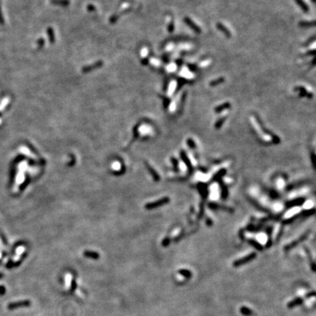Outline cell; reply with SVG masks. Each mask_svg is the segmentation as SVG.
Listing matches in <instances>:
<instances>
[{"mask_svg": "<svg viewBox=\"0 0 316 316\" xmlns=\"http://www.w3.org/2000/svg\"><path fill=\"white\" fill-rule=\"evenodd\" d=\"M256 257V254L255 253H250V255H247V256L244 257L243 258H241V259H239V260H236V261L233 262V267H241V266L244 265V264H247V263L251 261L252 260H253Z\"/></svg>", "mask_w": 316, "mask_h": 316, "instance_id": "1", "label": "cell"}, {"mask_svg": "<svg viewBox=\"0 0 316 316\" xmlns=\"http://www.w3.org/2000/svg\"><path fill=\"white\" fill-rule=\"evenodd\" d=\"M169 198H163L160 199L159 201H156L154 202H151L149 204H147L146 205V209H154V208H157L161 206L164 205V204H167L169 202Z\"/></svg>", "mask_w": 316, "mask_h": 316, "instance_id": "2", "label": "cell"}, {"mask_svg": "<svg viewBox=\"0 0 316 316\" xmlns=\"http://www.w3.org/2000/svg\"><path fill=\"white\" fill-rule=\"evenodd\" d=\"M30 305V302L28 300H24V301H20V302H13V303H10L8 305V308L9 310H13V309L18 308V307H28Z\"/></svg>", "mask_w": 316, "mask_h": 316, "instance_id": "3", "label": "cell"}, {"mask_svg": "<svg viewBox=\"0 0 316 316\" xmlns=\"http://www.w3.org/2000/svg\"><path fill=\"white\" fill-rule=\"evenodd\" d=\"M307 235H308V233H305V234H304V235H302V236L301 237H300L299 239H296V241H295V242H292V243L289 244V245H287V246H286V247H285V250H291V249L293 248V247H296V245H298V244L301 243V242H303L304 240H305V239L307 238Z\"/></svg>", "mask_w": 316, "mask_h": 316, "instance_id": "4", "label": "cell"}, {"mask_svg": "<svg viewBox=\"0 0 316 316\" xmlns=\"http://www.w3.org/2000/svg\"><path fill=\"white\" fill-rule=\"evenodd\" d=\"M185 22H186V23H187V24H188L190 27H191V28L193 29V30L195 31V32H198V33H200V32H201V30L200 27H199L198 25L195 24V23H194L193 21L190 19V18H188V17H185Z\"/></svg>", "mask_w": 316, "mask_h": 316, "instance_id": "5", "label": "cell"}, {"mask_svg": "<svg viewBox=\"0 0 316 316\" xmlns=\"http://www.w3.org/2000/svg\"><path fill=\"white\" fill-rule=\"evenodd\" d=\"M302 302H303V299H302L301 297H299V298H296L295 299L290 302L288 304V307H289V308H292V307L300 305L301 304H302Z\"/></svg>", "mask_w": 316, "mask_h": 316, "instance_id": "6", "label": "cell"}, {"mask_svg": "<svg viewBox=\"0 0 316 316\" xmlns=\"http://www.w3.org/2000/svg\"><path fill=\"white\" fill-rule=\"evenodd\" d=\"M152 130H151L150 127H149L148 125H142L140 128H138V133L141 135H148L151 133Z\"/></svg>", "mask_w": 316, "mask_h": 316, "instance_id": "7", "label": "cell"}, {"mask_svg": "<svg viewBox=\"0 0 316 316\" xmlns=\"http://www.w3.org/2000/svg\"><path fill=\"white\" fill-rule=\"evenodd\" d=\"M180 74H181V75H182V77H184V78L188 79H191L194 77L193 73H191V72L187 69V68H183Z\"/></svg>", "mask_w": 316, "mask_h": 316, "instance_id": "8", "label": "cell"}, {"mask_svg": "<svg viewBox=\"0 0 316 316\" xmlns=\"http://www.w3.org/2000/svg\"><path fill=\"white\" fill-rule=\"evenodd\" d=\"M72 283V274L68 273L65 276V289L69 290Z\"/></svg>", "mask_w": 316, "mask_h": 316, "instance_id": "9", "label": "cell"}, {"mask_svg": "<svg viewBox=\"0 0 316 316\" xmlns=\"http://www.w3.org/2000/svg\"><path fill=\"white\" fill-rule=\"evenodd\" d=\"M84 255H85L86 257L90 258L93 259H97L99 258V254L93 251H85Z\"/></svg>", "mask_w": 316, "mask_h": 316, "instance_id": "10", "label": "cell"}, {"mask_svg": "<svg viewBox=\"0 0 316 316\" xmlns=\"http://www.w3.org/2000/svg\"><path fill=\"white\" fill-rule=\"evenodd\" d=\"M217 26L218 29H219V30H220L221 32H223V33L225 34V35L227 36V37H231V32H229V30H228V29L226 28V27H225L224 25H223V24H221L218 23L217 24Z\"/></svg>", "mask_w": 316, "mask_h": 316, "instance_id": "11", "label": "cell"}, {"mask_svg": "<svg viewBox=\"0 0 316 316\" xmlns=\"http://www.w3.org/2000/svg\"><path fill=\"white\" fill-rule=\"evenodd\" d=\"M229 108H230L229 103H223L222 105H220V106L216 107L215 109H214V111H215V112H221V111H224V110H226V109H229Z\"/></svg>", "mask_w": 316, "mask_h": 316, "instance_id": "12", "label": "cell"}, {"mask_svg": "<svg viewBox=\"0 0 316 316\" xmlns=\"http://www.w3.org/2000/svg\"><path fill=\"white\" fill-rule=\"evenodd\" d=\"M176 88V82L173 81L171 82V84H170V86H169V89H168V95H170V96L172 95Z\"/></svg>", "mask_w": 316, "mask_h": 316, "instance_id": "13", "label": "cell"}, {"mask_svg": "<svg viewBox=\"0 0 316 316\" xmlns=\"http://www.w3.org/2000/svg\"><path fill=\"white\" fill-rule=\"evenodd\" d=\"M296 2L297 4L299 5L300 8H301L302 9L304 10V11H305V12L308 11L309 8H308V7H307V5L303 1V0H296Z\"/></svg>", "mask_w": 316, "mask_h": 316, "instance_id": "14", "label": "cell"}, {"mask_svg": "<svg viewBox=\"0 0 316 316\" xmlns=\"http://www.w3.org/2000/svg\"><path fill=\"white\" fill-rule=\"evenodd\" d=\"M179 273L180 274H182V276H185V277L188 278V279L191 277V275H192L191 272H190V271L186 270V269H182V270H179Z\"/></svg>", "mask_w": 316, "mask_h": 316, "instance_id": "15", "label": "cell"}, {"mask_svg": "<svg viewBox=\"0 0 316 316\" xmlns=\"http://www.w3.org/2000/svg\"><path fill=\"white\" fill-rule=\"evenodd\" d=\"M111 168H112V169L114 170V171H118L121 170L122 168V165L121 163H120L119 162H117V161H116V162H114L112 163V166H111Z\"/></svg>", "mask_w": 316, "mask_h": 316, "instance_id": "16", "label": "cell"}, {"mask_svg": "<svg viewBox=\"0 0 316 316\" xmlns=\"http://www.w3.org/2000/svg\"><path fill=\"white\" fill-rule=\"evenodd\" d=\"M147 167H148L149 171H150V173H152V176H153V177L154 179V180H156V181H157V180L160 179V177H159V175H157V173H156V171H154V168H152L151 166H149L148 164H147Z\"/></svg>", "mask_w": 316, "mask_h": 316, "instance_id": "17", "label": "cell"}, {"mask_svg": "<svg viewBox=\"0 0 316 316\" xmlns=\"http://www.w3.org/2000/svg\"><path fill=\"white\" fill-rule=\"evenodd\" d=\"M223 81H224V78H219L217 79H215V80H214V81H212L210 82V84H209V85L212 86V87H214V86L218 85V84L223 83Z\"/></svg>", "mask_w": 316, "mask_h": 316, "instance_id": "18", "label": "cell"}, {"mask_svg": "<svg viewBox=\"0 0 316 316\" xmlns=\"http://www.w3.org/2000/svg\"><path fill=\"white\" fill-rule=\"evenodd\" d=\"M24 180V174L23 172H20L19 174H18V177H17L16 182L18 183V185H20V184Z\"/></svg>", "mask_w": 316, "mask_h": 316, "instance_id": "19", "label": "cell"}, {"mask_svg": "<svg viewBox=\"0 0 316 316\" xmlns=\"http://www.w3.org/2000/svg\"><path fill=\"white\" fill-rule=\"evenodd\" d=\"M241 312H242V313L243 314V315H250V314H251V312H252L251 310H250V309L247 308V307H242Z\"/></svg>", "mask_w": 316, "mask_h": 316, "instance_id": "20", "label": "cell"}, {"mask_svg": "<svg viewBox=\"0 0 316 316\" xmlns=\"http://www.w3.org/2000/svg\"><path fill=\"white\" fill-rule=\"evenodd\" d=\"M21 151L22 152V153L26 154V155L30 156V157H33V156L32 155V154L30 153V151H29V149L27 148H26V147H22V148H21Z\"/></svg>", "mask_w": 316, "mask_h": 316, "instance_id": "21", "label": "cell"}, {"mask_svg": "<svg viewBox=\"0 0 316 316\" xmlns=\"http://www.w3.org/2000/svg\"><path fill=\"white\" fill-rule=\"evenodd\" d=\"M225 119H226V118H221L220 119L218 120V121H217V122H216V124H215V128H220L221 125H222L223 124V122H224Z\"/></svg>", "mask_w": 316, "mask_h": 316, "instance_id": "22", "label": "cell"}, {"mask_svg": "<svg viewBox=\"0 0 316 316\" xmlns=\"http://www.w3.org/2000/svg\"><path fill=\"white\" fill-rule=\"evenodd\" d=\"M25 251V248L24 247H19L17 248L16 250V253L17 255H18V256H20V255H21L23 252H24Z\"/></svg>", "mask_w": 316, "mask_h": 316, "instance_id": "23", "label": "cell"}, {"mask_svg": "<svg viewBox=\"0 0 316 316\" xmlns=\"http://www.w3.org/2000/svg\"><path fill=\"white\" fill-rule=\"evenodd\" d=\"M250 243H251L252 245H254V247H255V248H256V249H258V250H262V247H261V245H259V244H258V243H257V242H254V241H251V242H250Z\"/></svg>", "mask_w": 316, "mask_h": 316, "instance_id": "24", "label": "cell"}, {"mask_svg": "<svg viewBox=\"0 0 316 316\" xmlns=\"http://www.w3.org/2000/svg\"><path fill=\"white\" fill-rule=\"evenodd\" d=\"M176 65H174V64L170 65L168 68V71H170V72L174 71V70H176Z\"/></svg>", "mask_w": 316, "mask_h": 316, "instance_id": "25", "label": "cell"}, {"mask_svg": "<svg viewBox=\"0 0 316 316\" xmlns=\"http://www.w3.org/2000/svg\"><path fill=\"white\" fill-rule=\"evenodd\" d=\"M188 143L189 145H190V147H191V148H195V143L193 142V141L190 140V139H189V140L188 141Z\"/></svg>", "mask_w": 316, "mask_h": 316, "instance_id": "26", "label": "cell"}, {"mask_svg": "<svg viewBox=\"0 0 316 316\" xmlns=\"http://www.w3.org/2000/svg\"><path fill=\"white\" fill-rule=\"evenodd\" d=\"M148 55V50H147V49H143V50L141 51V56H146Z\"/></svg>", "mask_w": 316, "mask_h": 316, "instance_id": "27", "label": "cell"}, {"mask_svg": "<svg viewBox=\"0 0 316 316\" xmlns=\"http://www.w3.org/2000/svg\"><path fill=\"white\" fill-rule=\"evenodd\" d=\"M6 292V289L3 286H0V295H4Z\"/></svg>", "mask_w": 316, "mask_h": 316, "instance_id": "28", "label": "cell"}, {"mask_svg": "<svg viewBox=\"0 0 316 316\" xmlns=\"http://www.w3.org/2000/svg\"><path fill=\"white\" fill-rule=\"evenodd\" d=\"M151 62H152V65H156V66H158V65H160V62L158 61V60H157V59H152V60H151Z\"/></svg>", "mask_w": 316, "mask_h": 316, "instance_id": "29", "label": "cell"}, {"mask_svg": "<svg viewBox=\"0 0 316 316\" xmlns=\"http://www.w3.org/2000/svg\"><path fill=\"white\" fill-rule=\"evenodd\" d=\"M75 293H76V294H77V295H78V296H80V297H81V298H82V297H84V294H83V293H81V291H80V290L77 289V290H76V291H75Z\"/></svg>", "mask_w": 316, "mask_h": 316, "instance_id": "30", "label": "cell"}, {"mask_svg": "<svg viewBox=\"0 0 316 316\" xmlns=\"http://www.w3.org/2000/svg\"><path fill=\"white\" fill-rule=\"evenodd\" d=\"M315 292L312 291V292H311V293H309L308 294H307V295H306V296L307 297V298H308V297L315 296Z\"/></svg>", "mask_w": 316, "mask_h": 316, "instance_id": "31", "label": "cell"}, {"mask_svg": "<svg viewBox=\"0 0 316 316\" xmlns=\"http://www.w3.org/2000/svg\"><path fill=\"white\" fill-rule=\"evenodd\" d=\"M168 244H169V240L166 239V240H164V242H163V245H164V246H167Z\"/></svg>", "mask_w": 316, "mask_h": 316, "instance_id": "32", "label": "cell"}, {"mask_svg": "<svg viewBox=\"0 0 316 316\" xmlns=\"http://www.w3.org/2000/svg\"><path fill=\"white\" fill-rule=\"evenodd\" d=\"M2 277H3V274H2V273H0V279H1V278H2Z\"/></svg>", "mask_w": 316, "mask_h": 316, "instance_id": "33", "label": "cell"}, {"mask_svg": "<svg viewBox=\"0 0 316 316\" xmlns=\"http://www.w3.org/2000/svg\"><path fill=\"white\" fill-rule=\"evenodd\" d=\"M1 255H1V253H0V257H1Z\"/></svg>", "mask_w": 316, "mask_h": 316, "instance_id": "34", "label": "cell"}]
</instances>
